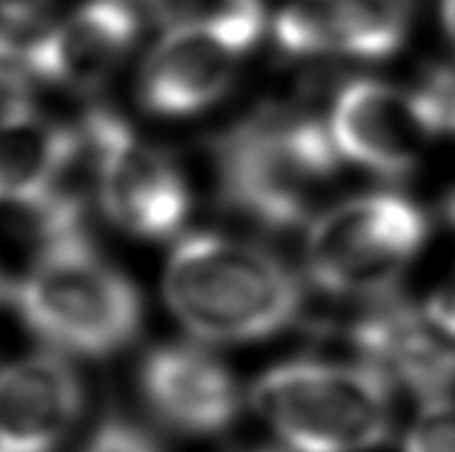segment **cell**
<instances>
[{"label":"cell","instance_id":"6da1fadb","mask_svg":"<svg viewBox=\"0 0 455 452\" xmlns=\"http://www.w3.org/2000/svg\"><path fill=\"white\" fill-rule=\"evenodd\" d=\"M164 295L188 331L212 343L259 341L299 312L298 282L275 256L220 234H193L178 243Z\"/></svg>","mask_w":455,"mask_h":452},{"label":"cell","instance_id":"7a4b0ae2","mask_svg":"<svg viewBox=\"0 0 455 452\" xmlns=\"http://www.w3.org/2000/svg\"><path fill=\"white\" fill-rule=\"evenodd\" d=\"M12 297L29 329L59 351L105 358L140 331V292L88 234L44 241Z\"/></svg>","mask_w":455,"mask_h":452},{"label":"cell","instance_id":"3957f363","mask_svg":"<svg viewBox=\"0 0 455 452\" xmlns=\"http://www.w3.org/2000/svg\"><path fill=\"white\" fill-rule=\"evenodd\" d=\"M251 399L292 452H365L392 425L390 385L371 365L285 362L253 385Z\"/></svg>","mask_w":455,"mask_h":452},{"label":"cell","instance_id":"277c9868","mask_svg":"<svg viewBox=\"0 0 455 452\" xmlns=\"http://www.w3.org/2000/svg\"><path fill=\"white\" fill-rule=\"evenodd\" d=\"M224 202L268 229L305 222L336 176L339 148L319 122L259 117L217 148Z\"/></svg>","mask_w":455,"mask_h":452},{"label":"cell","instance_id":"5b68a950","mask_svg":"<svg viewBox=\"0 0 455 452\" xmlns=\"http://www.w3.org/2000/svg\"><path fill=\"white\" fill-rule=\"evenodd\" d=\"M263 25L260 0H222L212 12L173 22L144 59L141 107L158 117H188L210 107L229 88Z\"/></svg>","mask_w":455,"mask_h":452},{"label":"cell","instance_id":"8992f818","mask_svg":"<svg viewBox=\"0 0 455 452\" xmlns=\"http://www.w3.org/2000/svg\"><path fill=\"white\" fill-rule=\"evenodd\" d=\"M428 224L400 194H365L322 214L307 239V266L336 295L382 292L424 246Z\"/></svg>","mask_w":455,"mask_h":452},{"label":"cell","instance_id":"52a82bcc","mask_svg":"<svg viewBox=\"0 0 455 452\" xmlns=\"http://www.w3.org/2000/svg\"><path fill=\"white\" fill-rule=\"evenodd\" d=\"M453 100L455 88L446 78L419 91L361 78L339 92L331 137L348 161L382 176H402L451 124Z\"/></svg>","mask_w":455,"mask_h":452},{"label":"cell","instance_id":"ba28073f","mask_svg":"<svg viewBox=\"0 0 455 452\" xmlns=\"http://www.w3.org/2000/svg\"><path fill=\"white\" fill-rule=\"evenodd\" d=\"M81 127L95 154V194L108 219L140 239L176 234L190 212V193L166 154L141 144L110 110H91Z\"/></svg>","mask_w":455,"mask_h":452},{"label":"cell","instance_id":"9c48e42d","mask_svg":"<svg viewBox=\"0 0 455 452\" xmlns=\"http://www.w3.org/2000/svg\"><path fill=\"white\" fill-rule=\"evenodd\" d=\"M140 37L127 0H88L25 44L29 81L91 92L108 83Z\"/></svg>","mask_w":455,"mask_h":452},{"label":"cell","instance_id":"30bf717a","mask_svg":"<svg viewBox=\"0 0 455 452\" xmlns=\"http://www.w3.org/2000/svg\"><path fill=\"white\" fill-rule=\"evenodd\" d=\"M292 56H392L407 35L404 0H292L273 28Z\"/></svg>","mask_w":455,"mask_h":452},{"label":"cell","instance_id":"8fae6325","mask_svg":"<svg viewBox=\"0 0 455 452\" xmlns=\"http://www.w3.org/2000/svg\"><path fill=\"white\" fill-rule=\"evenodd\" d=\"M85 158L81 127H66L25 95L0 110V204L32 212L61 190Z\"/></svg>","mask_w":455,"mask_h":452},{"label":"cell","instance_id":"7c38bea8","mask_svg":"<svg viewBox=\"0 0 455 452\" xmlns=\"http://www.w3.org/2000/svg\"><path fill=\"white\" fill-rule=\"evenodd\" d=\"M140 385L151 411L180 433H220L239 414L232 372L196 345L151 351L141 365Z\"/></svg>","mask_w":455,"mask_h":452},{"label":"cell","instance_id":"4fadbf2b","mask_svg":"<svg viewBox=\"0 0 455 452\" xmlns=\"http://www.w3.org/2000/svg\"><path fill=\"white\" fill-rule=\"evenodd\" d=\"M84 408L76 369L37 353L0 369V452H52Z\"/></svg>","mask_w":455,"mask_h":452},{"label":"cell","instance_id":"5bb4252c","mask_svg":"<svg viewBox=\"0 0 455 452\" xmlns=\"http://www.w3.org/2000/svg\"><path fill=\"white\" fill-rule=\"evenodd\" d=\"M355 345L385 377L400 379L417 397L441 401L455 387V348L436 341L407 306H382L355 326Z\"/></svg>","mask_w":455,"mask_h":452},{"label":"cell","instance_id":"9a60e30c","mask_svg":"<svg viewBox=\"0 0 455 452\" xmlns=\"http://www.w3.org/2000/svg\"><path fill=\"white\" fill-rule=\"evenodd\" d=\"M404 452H455V407L448 399L424 404L409 428Z\"/></svg>","mask_w":455,"mask_h":452},{"label":"cell","instance_id":"2e32d148","mask_svg":"<svg viewBox=\"0 0 455 452\" xmlns=\"http://www.w3.org/2000/svg\"><path fill=\"white\" fill-rule=\"evenodd\" d=\"M84 452H161V448L140 425L110 418L91 435Z\"/></svg>","mask_w":455,"mask_h":452},{"label":"cell","instance_id":"e0dca14e","mask_svg":"<svg viewBox=\"0 0 455 452\" xmlns=\"http://www.w3.org/2000/svg\"><path fill=\"white\" fill-rule=\"evenodd\" d=\"M29 83L25 66V44L10 37V32L0 29V100L3 105L15 98H22L25 85Z\"/></svg>","mask_w":455,"mask_h":452},{"label":"cell","instance_id":"ac0fdd59","mask_svg":"<svg viewBox=\"0 0 455 452\" xmlns=\"http://www.w3.org/2000/svg\"><path fill=\"white\" fill-rule=\"evenodd\" d=\"M427 316L438 331L455 338V268L428 299Z\"/></svg>","mask_w":455,"mask_h":452},{"label":"cell","instance_id":"d6986e66","mask_svg":"<svg viewBox=\"0 0 455 452\" xmlns=\"http://www.w3.org/2000/svg\"><path fill=\"white\" fill-rule=\"evenodd\" d=\"M52 0H0V18L10 25H28L39 18Z\"/></svg>","mask_w":455,"mask_h":452},{"label":"cell","instance_id":"ffe728a7","mask_svg":"<svg viewBox=\"0 0 455 452\" xmlns=\"http://www.w3.org/2000/svg\"><path fill=\"white\" fill-rule=\"evenodd\" d=\"M443 25H446L448 39L455 46V0H443Z\"/></svg>","mask_w":455,"mask_h":452},{"label":"cell","instance_id":"44dd1931","mask_svg":"<svg viewBox=\"0 0 455 452\" xmlns=\"http://www.w3.org/2000/svg\"><path fill=\"white\" fill-rule=\"evenodd\" d=\"M10 295V282H8V277L3 275V270H0V305L8 299Z\"/></svg>","mask_w":455,"mask_h":452},{"label":"cell","instance_id":"7402d4cb","mask_svg":"<svg viewBox=\"0 0 455 452\" xmlns=\"http://www.w3.org/2000/svg\"><path fill=\"white\" fill-rule=\"evenodd\" d=\"M451 127L455 130V100H453V110H451Z\"/></svg>","mask_w":455,"mask_h":452},{"label":"cell","instance_id":"603a6c76","mask_svg":"<svg viewBox=\"0 0 455 452\" xmlns=\"http://www.w3.org/2000/svg\"><path fill=\"white\" fill-rule=\"evenodd\" d=\"M448 212H451V217H453V222H455V197H453V202H451V210H448Z\"/></svg>","mask_w":455,"mask_h":452},{"label":"cell","instance_id":"cb8c5ba5","mask_svg":"<svg viewBox=\"0 0 455 452\" xmlns=\"http://www.w3.org/2000/svg\"><path fill=\"white\" fill-rule=\"evenodd\" d=\"M243 452H270V450H243Z\"/></svg>","mask_w":455,"mask_h":452}]
</instances>
